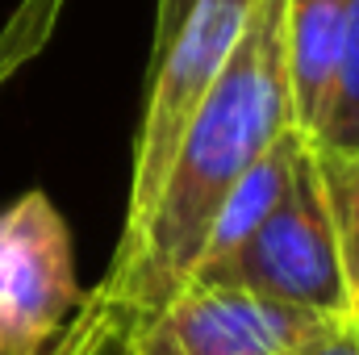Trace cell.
I'll list each match as a JSON object with an SVG mask.
<instances>
[{"instance_id":"cell-12","label":"cell","mask_w":359,"mask_h":355,"mask_svg":"<svg viewBox=\"0 0 359 355\" xmlns=\"http://www.w3.org/2000/svg\"><path fill=\"white\" fill-rule=\"evenodd\" d=\"M126 330H130V318L113 309V318L104 322V330H100V339L92 343L88 355H130L126 351Z\"/></svg>"},{"instance_id":"cell-6","label":"cell","mask_w":359,"mask_h":355,"mask_svg":"<svg viewBox=\"0 0 359 355\" xmlns=\"http://www.w3.org/2000/svg\"><path fill=\"white\" fill-rule=\"evenodd\" d=\"M284 21V67L292 96V126L297 134L318 147L326 134L339 46L347 25V0H280Z\"/></svg>"},{"instance_id":"cell-3","label":"cell","mask_w":359,"mask_h":355,"mask_svg":"<svg viewBox=\"0 0 359 355\" xmlns=\"http://www.w3.org/2000/svg\"><path fill=\"white\" fill-rule=\"evenodd\" d=\"M255 0H196L188 17L180 21L172 42L151 59V84L142 100V121L134 134V159H130V201H126V226H138L151 209L159 184L172 168L180 138L201 109L205 92L222 76Z\"/></svg>"},{"instance_id":"cell-2","label":"cell","mask_w":359,"mask_h":355,"mask_svg":"<svg viewBox=\"0 0 359 355\" xmlns=\"http://www.w3.org/2000/svg\"><path fill=\"white\" fill-rule=\"evenodd\" d=\"M209 284L243 288V293L268 297L292 309L326 314V318L347 314L339 239H334V222L326 209V192H322L318 159L309 142L301 147L276 209Z\"/></svg>"},{"instance_id":"cell-11","label":"cell","mask_w":359,"mask_h":355,"mask_svg":"<svg viewBox=\"0 0 359 355\" xmlns=\"http://www.w3.org/2000/svg\"><path fill=\"white\" fill-rule=\"evenodd\" d=\"M196 0H155V25H151V59L172 42V34L180 29V21L188 17Z\"/></svg>"},{"instance_id":"cell-7","label":"cell","mask_w":359,"mask_h":355,"mask_svg":"<svg viewBox=\"0 0 359 355\" xmlns=\"http://www.w3.org/2000/svg\"><path fill=\"white\" fill-rule=\"evenodd\" d=\"M301 147H305V138L297 130H288L280 142H271L268 151L259 155V163L230 188V196L222 201V209H217V217H213V226H209V234L201 243V255H196V264H192L184 284H209L222 267L247 247V239L259 230V222L284 196Z\"/></svg>"},{"instance_id":"cell-9","label":"cell","mask_w":359,"mask_h":355,"mask_svg":"<svg viewBox=\"0 0 359 355\" xmlns=\"http://www.w3.org/2000/svg\"><path fill=\"white\" fill-rule=\"evenodd\" d=\"M359 142V0H347V25L339 46L334 100L326 117V134L318 147H355Z\"/></svg>"},{"instance_id":"cell-5","label":"cell","mask_w":359,"mask_h":355,"mask_svg":"<svg viewBox=\"0 0 359 355\" xmlns=\"http://www.w3.org/2000/svg\"><path fill=\"white\" fill-rule=\"evenodd\" d=\"M326 314L292 309L226 284H184L126 330L130 355H297Z\"/></svg>"},{"instance_id":"cell-4","label":"cell","mask_w":359,"mask_h":355,"mask_svg":"<svg viewBox=\"0 0 359 355\" xmlns=\"http://www.w3.org/2000/svg\"><path fill=\"white\" fill-rule=\"evenodd\" d=\"M80 301L72 230L59 205L29 188L0 209V355H46Z\"/></svg>"},{"instance_id":"cell-1","label":"cell","mask_w":359,"mask_h":355,"mask_svg":"<svg viewBox=\"0 0 359 355\" xmlns=\"http://www.w3.org/2000/svg\"><path fill=\"white\" fill-rule=\"evenodd\" d=\"M288 130L297 126L280 0H255L222 76L192 113L151 209L138 226L121 230L113 264L92 293L130 322L180 293L230 188Z\"/></svg>"},{"instance_id":"cell-10","label":"cell","mask_w":359,"mask_h":355,"mask_svg":"<svg viewBox=\"0 0 359 355\" xmlns=\"http://www.w3.org/2000/svg\"><path fill=\"white\" fill-rule=\"evenodd\" d=\"M297 355H359V314H339L322 322Z\"/></svg>"},{"instance_id":"cell-8","label":"cell","mask_w":359,"mask_h":355,"mask_svg":"<svg viewBox=\"0 0 359 355\" xmlns=\"http://www.w3.org/2000/svg\"><path fill=\"white\" fill-rule=\"evenodd\" d=\"M67 0H17L0 25V88H8L55 38Z\"/></svg>"},{"instance_id":"cell-13","label":"cell","mask_w":359,"mask_h":355,"mask_svg":"<svg viewBox=\"0 0 359 355\" xmlns=\"http://www.w3.org/2000/svg\"><path fill=\"white\" fill-rule=\"evenodd\" d=\"M109 318H113V314H109Z\"/></svg>"},{"instance_id":"cell-14","label":"cell","mask_w":359,"mask_h":355,"mask_svg":"<svg viewBox=\"0 0 359 355\" xmlns=\"http://www.w3.org/2000/svg\"><path fill=\"white\" fill-rule=\"evenodd\" d=\"M355 147H359V142H355Z\"/></svg>"}]
</instances>
